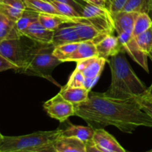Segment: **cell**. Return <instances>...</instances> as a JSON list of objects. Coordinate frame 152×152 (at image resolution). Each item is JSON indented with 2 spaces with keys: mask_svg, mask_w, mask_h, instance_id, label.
Instances as JSON below:
<instances>
[{
  "mask_svg": "<svg viewBox=\"0 0 152 152\" xmlns=\"http://www.w3.org/2000/svg\"><path fill=\"white\" fill-rule=\"evenodd\" d=\"M71 25H72L74 28L81 42L92 40L94 42L95 44H96L104 37L108 35L104 34L94 25L89 23L84 18H83L80 22L71 23Z\"/></svg>",
  "mask_w": 152,
  "mask_h": 152,
  "instance_id": "8fae6325",
  "label": "cell"
},
{
  "mask_svg": "<svg viewBox=\"0 0 152 152\" xmlns=\"http://www.w3.org/2000/svg\"><path fill=\"white\" fill-rule=\"evenodd\" d=\"M90 91L86 88H72L67 87L66 86L61 88L59 94L65 100L71 102L74 105L84 102L88 100Z\"/></svg>",
  "mask_w": 152,
  "mask_h": 152,
  "instance_id": "ac0fdd59",
  "label": "cell"
},
{
  "mask_svg": "<svg viewBox=\"0 0 152 152\" xmlns=\"http://www.w3.org/2000/svg\"><path fill=\"white\" fill-rule=\"evenodd\" d=\"M3 137H4V135H2L1 133H0V142H1V140H2V138H3Z\"/></svg>",
  "mask_w": 152,
  "mask_h": 152,
  "instance_id": "60d3db41",
  "label": "cell"
},
{
  "mask_svg": "<svg viewBox=\"0 0 152 152\" xmlns=\"http://www.w3.org/2000/svg\"><path fill=\"white\" fill-rule=\"evenodd\" d=\"M94 134V129L90 126H75L70 124L65 129H62L61 136L68 137H75L86 143L88 141L92 140Z\"/></svg>",
  "mask_w": 152,
  "mask_h": 152,
  "instance_id": "d6986e66",
  "label": "cell"
},
{
  "mask_svg": "<svg viewBox=\"0 0 152 152\" xmlns=\"http://www.w3.org/2000/svg\"><path fill=\"white\" fill-rule=\"evenodd\" d=\"M24 2L25 3L27 9H29L38 13L62 15L58 12L51 2H49L45 0H24Z\"/></svg>",
  "mask_w": 152,
  "mask_h": 152,
  "instance_id": "603a6c76",
  "label": "cell"
},
{
  "mask_svg": "<svg viewBox=\"0 0 152 152\" xmlns=\"http://www.w3.org/2000/svg\"><path fill=\"white\" fill-rule=\"evenodd\" d=\"M53 49L54 46L52 44L34 42L30 46L25 65L18 73L46 79L55 86L62 88L52 77L55 68L62 63L53 54Z\"/></svg>",
  "mask_w": 152,
  "mask_h": 152,
  "instance_id": "3957f363",
  "label": "cell"
},
{
  "mask_svg": "<svg viewBox=\"0 0 152 152\" xmlns=\"http://www.w3.org/2000/svg\"><path fill=\"white\" fill-rule=\"evenodd\" d=\"M54 1H59V2L65 3V4H68L71 5L72 7H74L79 13H81V10L83 7V4H82L81 3H80L79 1H76V0H54ZM81 15V14H80Z\"/></svg>",
  "mask_w": 152,
  "mask_h": 152,
  "instance_id": "e575fe53",
  "label": "cell"
},
{
  "mask_svg": "<svg viewBox=\"0 0 152 152\" xmlns=\"http://www.w3.org/2000/svg\"><path fill=\"white\" fill-rule=\"evenodd\" d=\"M108 61L104 58L94 56L77 62L76 68L81 71L86 79L97 81Z\"/></svg>",
  "mask_w": 152,
  "mask_h": 152,
  "instance_id": "9c48e42d",
  "label": "cell"
},
{
  "mask_svg": "<svg viewBox=\"0 0 152 152\" xmlns=\"http://www.w3.org/2000/svg\"><path fill=\"white\" fill-rule=\"evenodd\" d=\"M74 106L75 116L94 130L113 126L124 133L132 134L140 126L152 128V118L136 98L115 99L105 93L90 91L87 101Z\"/></svg>",
  "mask_w": 152,
  "mask_h": 152,
  "instance_id": "6da1fadb",
  "label": "cell"
},
{
  "mask_svg": "<svg viewBox=\"0 0 152 152\" xmlns=\"http://www.w3.org/2000/svg\"><path fill=\"white\" fill-rule=\"evenodd\" d=\"M39 13L35 11L26 9L23 12L21 17L18 19L15 24V28L20 37H23V34L27 28L34 22L38 20Z\"/></svg>",
  "mask_w": 152,
  "mask_h": 152,
  "instance_id": "cb8c5ba5",
  "label": "cell"
},
{
  "mask_svg": "<svg viewBox=\"0 0 152 152\" xmlns=\"http://www.w3.org/2000/svg\"><path fill=\"white\" fill-rule=\"evenodd\" d=\"M111 74L109 88L105 92L106 96L115 99L136 98L145 93L147 88L137 77L126 57L123 49L108 60Z\"/></svg>",
  "mask_w": 152,
  "mask_h": 152,
  "instance_id": "7a4b0ae2",
  "label": "cell"
},
{
  "mask_svg": "<svg viewBox=\"0 0 152 152\" xmlns=\"http://www.w3.org/2000/svg\"><path fill=\"white\" fill-rule=\"evenodd\" d=\"M86 152H104L101 151L100 149L97 148L94 143L92 140L88 141L86 142Z\"/></svg>",
  "mask_w": 152,
  "mask_h": 152,
  "instance_id": "8d00e7d4",
  "label": "cell"
},
{
  "mask_svg": "<svg viewBox=\"0 0 152 152\" xmlns=\"http://www.w3.org/2000/svg\"><path fill=\"white\" fill-rule=\"evenodd\" d=\"M128 0H108L107 7L111 13L122 11Z\"/></svg>",
  "mask_w": 152,
  "mask_h": 152,
  "instance_id": "4dcf8cb0",
  "label": "cell"
},
{
  "mask_svg": "<svg viewBox=\"0 0 152 152\" xmlns=\"http://www.w3.org/2000/svg\"><path fill=\"white\" fill-rule=\"evenodd\" d=\"M45 1H49V2H51V1H53V0H45Z\"/></svg>",
  "mask_w": 152,
  "mask_h": 152,
  "instance_id": "7bdbcfd3",
  "label": "cell"
},
{
  "mask_svg": "<svg viewBox=\"0 0 152 152\" xmlns=\"http://www.w3.org/2000/svg\"><path fill=\"white\" fill-rule=\"evenodd\" d=\"M136 99L142 110L145 111L152 118V99L143 95L136 97Z\"/></svg>",
  "mask_w": 152,
  "mask_h": 152,
  "instance_id": "1f68e13d",
  "label": "cell"
},
{
  "mask_svg": "<svg viewBox=\"0 0 152 152\" xmlns=\"http://www.w3.org/2000/svg\"><path fill=\"white\" fill-rule=\"evenodd\" d=\"M97 56L108 60V58L114 56L123 50V47L119 40L118 37L108 34L104 37L96 44Z\"/></svg>",
  "mask_w": 152,
  "mask_h": 152,
  "instance_id": "7c38bea8",
  "label": "cell"
},
{
  "mask_svg": "<svg viewBox=\"0 0 152 152\" xmlns=\"http://www.w3.org/2000/svg\"><path fill=\"white\" fill-rule=\"evenodd\" d=\"M123 10L148 13V0H128Z\"/></svg>",
  "mask_w": 152,
  "mask_h": 152,
  "instance_id": "f1b7e54d",
  "label": "cell"
},
{
  "mask_svg": "<svg viewBox=\"0 0 152 152\" xmlns=\"http://www.w3.org/2000/svg\"><path fill=\"white\" fill-rule=\"evenodd\" d=\"M43 108L51 118L64 123L69 117L75 116L74 104L65 100L59 93L43 104Z\"/></svg>",
  "mask_w": 152,
  "mask_h": 152,
  "instance_id": "52a82bcc",
  "label": "cell"
},
{
  "mask_svg": "<svg viewBox=\"0 0 152 152\" xmlns=\"http://www.w3.org/2000/svg\"><path fill=\"white\" fill-rule=\"evenodd\" d=\"M53 145L56 152H86V143L75 137L60 136Z\"/></svg>",
  "mask_w": 152,
  "mask_h": 152,
  "instance_id": "2e32d148",
  "label": "cell"
},
{
  "mask_svg": "<svg viewBox=\"0 0 152 152\" xmlns=\"http://www.w3.org/2000/svg\"><path fill=\"white\" fill-rule=\"evenodd\" d=\"M0 1H1V0H0Z\"/></svg>",
  "mask_w": 152,
  "mask_h": 152,
  "instance_id": "ee69618b",
  "label": "cell"
},
{
  "mask_svg": "<svg viewBox=\"0 0 152 152\" xmlns=\"http://www.w3.org/2000/svg\"><path fill=\"white\" fill-rule=\"evenodd\" d=\"M16 22L0 12V42L8 39L21 37L15 28Z\"/></svg>",
  "mask_w": 152,
  "mask_h": 152,
  "instance_id": "7402d4cb",
  "label": "cell"
},
{
  "mask_svg": "<svg viewBox=\"0 0 152 152\" xmlns=\"http://www.w3.org/2000/svg\"><path fill=\"white\" fill-rule=\"evenodd\" d=\"M27 9L23 0H1L0 12L16 22Z\"/></svg>",
  "mask_w": 152,
  "mask_h": 152,
  "instance_id": "e0dca14e",
  "label": "cell"
},
{
  "mask_svg": "<svg viewBox=\"0 0 152 152\" xmlns=\"http://www.w3.org/2000/svg\"><path fill=\"white\" fill-rule=\"evenodd\" d=\"M152 27V19L148 13H139L136 21H135L132 36L134 37L140 35L142 33L145 32L147 30Z\"/></svg>",
  "mask_w": 152,
  "mask_h": 152,
  "instance_id": "484cf974",
  "label": "cell"
},
{
  "mask_svg": "<svg viewBox=\"0 0 152 152\" xmlns=\"http://www.w3.org/2000/svg\"><path fill=\"white\" fill-rule=\"evenodd\" d=\"M16 69L17 68H16V65H13L12 62H10V61L7 60L6 58L0 54V72L7 71V70H13L16 71Z\"/></svg>",
  "mask_w": 152,
  "mask_h": 152,
  "instance_id": "d6a6232c",
  "label": "cell"
},
{
  "mask_svg": "<svg viewBox=\"0 0 152 152\" xmlns=\"http://www.w3.org/2000/svg\"><path fill=\"white\" fill-rule=\"evenodd\" d=\"M126 152H129V151H126ZM145 152H152V148H151V149L148 150V151H145Z\"/></svg>",
  "mask_w": 152,
  "mask_h": 152,
  "instance_id": "b9f144b4",
  "label": "cell"
},
{
  "mask_svg": "<svg viewBox=\"0 0 152 152\" xmlns=\"http://www.w3.org/2000/svg\"><path fill=\"white\" fill-rule=\"evenodd\" d=\"M80 42L69 43V44L62 45L57 47H54L53 54L62 62H68L69 58L72 56L73 53L78 48Z\"/></svg>",
  "mask_w": 152,
  "mask_h": 152,
  "instance_id": "d4e9b609",
  "label": "cell"
},
{
  "mask_svg": "<svg viewBox=\"0 0 152 152\" xmlns=\"http://www.w3.org/2000/svg\"><path fill=\"white\" fill-rule=\"evenodd\" d=\"M53 34L54 31H50L45 28L37 20L27 28L23 34V37H27L37 42L42 44H52Z\"/></svg>",
  "mask_w": 152,
  "mask_h": 152,
  "instance_id": "5bb4252c",
  "label": "cell"
},
{
  "mask_svg": "<svg viewBox=\"0 0 152 152\" xmlns=\"http://www.w3.org/2000/svg\"><path fill=\"white\" fill-rule=\"evenodd\" d=\"M82 17L105 34H113L115 31L112 14L106 7L86 4L81 10Z\"/></svg>",
  "mask_w": 152,
  "mask_h": 152,
  "instance_id": "5b68a950",
  "label": "cell"
},
{
  "mask_svg": "<svg viewBox=\"0 0 152 152\" xmlns=\"http://www.w3.org/2000/svg\"><path fill=\"white\" fill-rule=\"evenodd\" d=\"M97 56L96 44L92 40L80 42L78 48L72 56L69 58L68 62H79L88 58Z\"/></svg>",
  "mask_w": 152,
  "mask_h": 152,
  "instance_id": "44dd1931",
  "label": "cell"
},
{
  "mask_svg": "<svg viewBox=\"0 0 152 152\" xmlns=\"http://www.w3.org/2000/svg\"><path fill=\"white\" fill-rule=\"evenodd\" d=\"M92 141L99 149L104 152H126L114 137L104 129H95Z\"/></svg>",
  "mask_w": 152,
  "mask_h": 152,
  "instance_id": "30bf717a",
  "label": "cell"
},
{
  "mask_svg": "<svg viewBox=\"0 0 152 152\" xmlns=\"http://www.w3.org/2000/svg\"><path fill=\"white\" fill-rule=\"evenodd\" d=\"M23 1H24V0H23Z\"/></svg>",
  "mask_w": 152,
  "mask_h": 152,
  "instance_id": "f6af8a7d",
  "label": "cell"
},
{
  "mask_svg": "<svg viewBox=\"0 0 152 152\" xmlns=\"http://www.w3.org/2000/svg\"><path fill=\"white\" fill-rule=\"evenodd\" d=\"M111 14L114 20V29L118 35L123 33L132 34L135 21L139 13L122 10Z\"/></svg>",
  "mask_w": 152,
  "mask_h": 152,
  "instance_id": "4fadbf2b",
  "label": "cell"
},
{
  "mask_svg": "<svg viewBox=\"0 0 152 152\" xmlns=\"http://www.w3.org/2000/svg\"><path fill=\"white\" fill-rule=\"evenodd\" d=\"M148 14L152 19V0H148Z\"/></svg>",
  "mask_w": 152,
  "mask_h": 152,
  "instance_id": "f35d334b",
  "label": "cell"
},
{
  "mask_svg": "<svg viewBox=\"0 0 152 152\" xmlns=\"http://www.w3.org/2000/svg\"><path fill=\"white\" fill-rule=\"evenodd\" d=\"M20 152H56L54 148V145L53 143L48 144V145H43V146L38 147V148H33V149L28 150V151H24Z\"/></svg>",
  "mask_w": 152,
  "mask_h": 152,
  "instance_id": "836d02e7",
  "label": "cell"
},
{
  "mask_svg": "<svg viewBox=\"0 0 152 152\" xmlns=\"http://www.w3.org/2000/svg\"><path fill=\"white\" fill-rule=\"evenodd\" d=\"M38 21L43 27L50 31H56L61 25L75 22L74 19L68 18L63 15L46 14L39 13Z\"/></svg>",
  "mask_w": 152,
  "mask_h": 152,
  "instance_id": "ffe728a7",
  "label": "cell"
},
{
  "mask_svg": "<svg viewBox=\"0 0 152 152\" xmlns=\"http://www.w3.org/2000/svg\"><path fill=\"white\" fill-rule=\"evenodd\" d=\"M51 3L53 4V5L56 7V9L58 10V12H59L60 14L63 15V16H67V17L68 18H71V19H74L75 22H80V21H81L82 19H83V17L81 16L80 13H79L74 7H72V6L70 5V4L59 2V1H54V0H53V1H51Z\"/></svg>",
  "mask_w": 152,
  "mask_h": 152,
  "instance_id": "4316f807",
  "label": "cell"
},
{
  "mask_svg": "<svg viewBox=\"0 0 152 152\" xmlns=\"http://www.w3.org/2000/svg\"><path fill=\"white\" fill-rule=\"evenodd\" d=\"M62 135V129L37 132L21 136H4L0 152H20L54 142Z\"/></svg>",
  "mask_w": 152,
  "mask_h": 152,
  "instance_id": "277c9868",
  "label": "cell"
},
{
  "mask_svg": "<svg viewBox=\"0 0 152 152\" xmlns=\"http://www.w3.org/2000/svg\"><path fill=\"white\" fill-rule=\"evenodd\" d=\"M85 82H86V77L83 73L75 68L74 72L70 76L69 80L65 86L67 87L72 88H85Z\"/></svg>",
  "mask_w": 152,
  "mask_h": 152,
  "instance_id": "f546056e",
  "label": "cell"
},
{
  "mask_svg": "<svg viewBox=\"0 0 152 152\" xmlns=\"http://www.w3.org/2000/svg\"><path fill=\"white\" fill-rule=\"evenodd\" d=\"M134 38L140 48L148 56L152 49V27Z\"/></svg>",
  "mask_w": 152,
  "mask_h": 152,
  "instance_id": "83f0119b",
  "label": "cell"
},
{
  "mask_svg": "<svg viewBox=\"0 0 152 152\" xmlns=\"http://www.w3.org/2000/svg\"><path fill=\"white\" fill-rule=\"evenodd\" d=\"M143 96H146V97L152 99V83H151V86H149V88H147L146 91H145V93L144 94Z\"/></svg>",
  "mask_w": 152,
  "mask_h": 152,
  "instance_id": "74e56055",
  "label": "cell"
},
{
  "mask_svg": "<svg viewBox=\"0 0 152 152\" xmlns=\"http://www.w3.org/2000/svg\"><path fill=\"white\" fill-rule=\"evenodd\" d=\"M65 25L64 27H59L54 31L52 40V45L54 47L81 42L73 25L71 24H65Z\"/></svg>",
  "mask_w": 152,
  "mask_h": 152,
  "instance_id": "9a60e30c",
  "label": "cell"
},
{
  "mask_svg": "<svg viewBox=\"0 0 152 152\" xmlns=\"http://www.w3.org/2000/svg\"><path fill=\"white\" fill-rule=\"evenodd\" d=\"M148 57H149L150 59H151V62H152V49L151 50V51L149 52V53H148Z\"/></svg>",
  "mask_w": 152,
  "mask_h": 152,
  "instance_id": "ab89813d",
  "label": "cell"
},
{
  "mask_svg": "<svg viewBox=\"0 0 152 152\" xmlns=\"http://www.w3.org/2000/svg\"><path fill=\"white\" fill-rule=\"evenodd\" d=\"M119 40L123 45V48L132 57L135 62L142 67L147 73L149 72L148 65V54L144 53L138 46L134 37L132 34L123 33L118 35Z\"/></svg>",
  "mask_w": 152,
  "mask_h": 152,
  "instance_id": "ba28073f",
  "label": "cell"
},
{
  "mask_svg": "<svg viewBox=\"0 0 152 152\" xmlns=\"http://www.w3.org/2000/svg\"><path fill=\"white\" fill-rule=\"evenodd\" d=\"M83 1H86L88 4H95V5L99 6V7L108 8V7H107L108 0H83Z\"/></svg>",
  "mask_w": 152,
  "mask_h": 152,
  "instance_id": "d590c367",
  "label": "cell"
},
{
  "mask_svg": "<svg viewBox=\"0 0 152 152\" xmlns=\"http://www.w3.org/2000/svg\"><path fill=\"white\" fill-rule=\"evenodd\" d=\"M19 38L8 39L0 42V54L16 65V72H19L25 65L30 46L27 45Z\"/></svg>",
  "mask_w": 152,
  "mask_h": 152,
  "instance_id": "8992f818",
  "label": "cell"
}]
</instances>
